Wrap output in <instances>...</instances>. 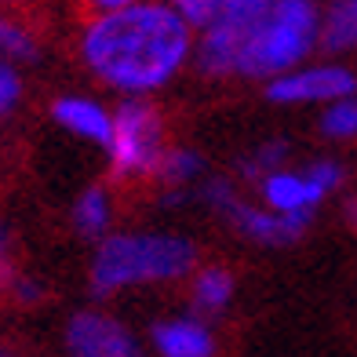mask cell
Here are the masks:
<instances>
[{
  "label": "cell",
  "instance_id": "5bb4252c",
  "mask_svg": "<svg viewBox=\"0 0 357 357\" xmlns=\"http://www.w3.org/2000/svg\"><path fill=\"white\" fill-rule=\"evenodd\" d=\"M208 172V160L193 146H168L157 160L153 183L157 186H197Z\"/></svg>",
  "mask_w": 357,
  "mask_h": 357
},
{
  "label": "cell",
  "instance_id": "6da1fadb",
  "mask_svg": "<svg viewBox=\"0 0 357 357\" xmlns=\"http://www.w3.org/2000/svg\"><path fill=\"white\" fill-rule=\"evenodd\" d=\"M193 29L168 0H132L88 15L77 33V59L117 95H153L193 62Z\"/></svg>",
  "mask_w": 357,
  "mask_h": 357
},
{
  "label": "cell",
  "instance_id": "ba28073f",
  "mask_svg": "<svg viewBox=\"0 0 357 357\" xmlns=\"http://www.w3.org/2000/svg\"><path fill=\"white\" fill-rule=\"evenodd\" d=\"M66 354L70 357H150L139 335L121 317L106 310H77L66 321Z\"/></svg>",
  "mask_w": 357,
  "mask_h": 357
},
{
  "label": "cell",
  "instance_id": "3957f363",
  "mask_svg": "<svg viewBox=\"0 0 357 357\" xmlns=\"http://www.w3.org/2000/svg\"><path fill=\"white\" fill-rule=\"evenodd\" d=\"M201 263L197 245L186 234L168 230H109L95 241L88 284L99 299L121 296L128 288L186 281Z\"/></svg>",
  "mask_w": 357,
  "mask_h": 357
},
{
  "label": "cell",
  "instance_id": "44dd1931",
  "mask_svg": "<svg viewBox=\"0 0 357 357\" xmlns=\"http://www.w3.org/2000/svg\"><path fill=\"white\" fill-rule=\"evenodd\" d=\"M15 273H19V266H15V248H11V234L8 226L0 222V299L11 296V281Z\"/></svg>",
  "mask_w": 357,
  "mask_h": 357
},
{
  "label": "cell",
  "instance_id": "9c48e42d",
  "mask_svg": "<svg viewBox=\"0 0 357 357\" xmlns=\"http://www.w3.org/2000/svg\"><path fill=\"white\" fill-rule=\"evenodd\" d=\"M150 350L157 357H215V328L201 314H175L160 317L150 328Z\"/></svg>",
  "mask_w": 357,
  "mask_h": 357
},
{
  "label": "cell",
  "instance_id": "277c9868",
  "mask_svg": "<svg viewBox=\"0 0 357 357\" xmlns=\"http://www.w3.org/2000/svg\"><path fill=\"white\" fill-rule=\"evenodd\" d=\"M165 150V121H160V109L150 102V95H124L113 109V135L106 142L109 175L117 183L153 178Z\"/></svg>",
  "mask_w": 357,
  "mask_h": 357
},
{
  "label": "cell",
  "instance_id": "9a60e30c",
  "mask_svg": "<svg viewBox=\"0 0 357 357\" xmlns=\"http://www.w3.org/2000/svg\"><path fill=\"white\" fill-rule=\"evenodd\" d=\"M0 59H11V62H19V66L40 59L37 29L8 8H0Z\"/></svg>",
  "mask_w": 357,
  "mask_h": 357
},
{
  "label": "cell",
  "instance_id": "30bf717a",
  "mask_svg": "<svg viewBox=\"0 0 357 357\" xmlns=\"http://www.w3.org/2000/svg\"><path fill=\"white\" fill-rule=\"evenodd\" d=\"M52 113V121L62 128V132H70L73 139L80 142H95L106 150V142L113 135V109L99 99H91V95H77V91H66L52 99L47 106Z\"/></svg>",
  "mask_w": 357,
  "mask_h": 357
},
{
  "label": "cell",
  "instance_id": "ffe728a7",
  "mask_svg": "<svg viewBox=\"0 0 357 357\" xmlns=\"http://www.w3.org/2000/svg\"><path fill=\"white\" fill-rule=\"evenodd\" d=\"M15 306H40L47 299V288L40 278H33V273H15V281H11V296H8Z\"/></svg>",
  "mask_w": 357,
  "mask_h": 357
},
{
  "label": "cell",
  "instance_id": "d6986e66",
  "mask_svg": "<svg viewBox=\"0 0 357 357\" xmlns=\"http://www.w3.org/2000/svg\"><path fill=\"white\" fill-rule=\"evenodd\" d=\"M168 4L183 15L193 29H204L208 22H215L219 15L230 8V0H168Z\"/></svg>",
  "mask_w": 357,
  "mask_h": 357
},
{
  "label": "cell",
  "instance_id": "ac0fdd59",
  "mask_svg": "<svg viewBox=\"0 0 357 357\" xmlns=\"http://www.w3.org/2000/svg\"><path fill=\"white\" fill-rule=\"evenodd\" d=\"M22 95H26V84H22L19 62L0 59V121L11 117V113L22 106Z\"/></svg>",
  "mask_w": 357,
  "mask_h": 357
},
{
  "label": "cell",
  "instance_id": "5b68a950",
  "mask_svg": "<svg viewBox=\"0 0 357 357\" xmlns=\"http://www.w3.org/2000/svg\"><path fill=\"white\" fill-rule=\"evenodd\" d=\"M197 204H204L212 215H219L237 237L252 241L259 248H291L296 241L306 237L310 219H296L284 212H273L263 201H248L230 178L212 175L197 183Z\"/></svg>",
  "mask_w": 357,
  "mask_h": 357
},
{
  "label": "cell",
  "instance_id": "603a6c76",
  "mask_svg": "<svg viewBox=\"0 0 357 357\" xmlns=\"http://www.w3.org/2000/svg\"><path fill=\"white\" fill-rule=\"evenodd\" d=\"M80 4L88 8V15H99V11H113V8H124V4H132V0H80Z\"/></svg>",
  "mask_w": 357,
  "mask_h": 357
},
{
  "label": "cell",
  "instance_id": "cb8c5ba5",
  "mask_svg": "<svg viewBox=\"0 0 357 357\" xmlns=\"http://www.w3.org/2000/svg\"><path fill=\"white\" fill-rule=\"evenodd\" d=\"M263 4H270V0H230V8H263Z\"/></svg>",
  "mask_w": 357,
  "mask_h": 357
},
{
  "label": "cell",
  "instance_id": "7a4b0ae2",
  "mask_svg": "<svg viewBox=\"0 0 357 357\" xmlns=\"http://www.w3.org/2000/svg\"><path fill=\"white\" fill-rule=\"evenodd\" d=\"M234 40V77L273 80L321 52V0H270L219 15Z\"/></svg>",
  "mask_w": 357,
  "mask_h": 357
},
{
  "label": "cell",
  "instance_id": "d4e9b609",
  "mask_svg": "<svg viewBox=\"0 0 357 357\" xmlns=\"http://www.w3.org/2000/svg\"><path fill=\"white\" fill-rule=\"evenodd\" d=\"M26 4H33V0H0V8H8V11H19Z\"/></svg>",
  "mask_w": 357,
  "mask_h": 357
},
{
  "label": "cell",
  "instance_id": "484cf974",
  "mask_svg": "<svg viewBox=\"0 0 357 357\" xmlns=\"http://www.w3.org/2000/svg\"><path fill=\"white\" fill-rule=\"evenodd\" d=\"M0 357H22L15 347H8V343H0Z\"/></svg>",
  "mask_w": 357,
  "mask_h": 357
},
{
  "label": "cell",
  "instance_id": "8992f818",
  "mask_svg": "<svg viewBox=\"0 0 357 357\" xmlns=\"http://www.w3.org/2000/svg\"><path fill=\"white\" fill-rule=\"evenodd\" d=\"M347 165L339 157H314L306 165H281L278 172H270L259 178V201L273 212L296 215V219H310L317 215V208H324V201L347 190Z\"/></svg>",
  "mask_w": 357,
  "mask_h": 357
},
{
  "label": "cell",
  "instance_id": "8fae6325",
  "mask_svg": "<svg viewBox=\"0 0 357 357\" xmlns=\"http://www.w3.org/2000/svg\"><path fill=\"white\" fill-rule=\"evenodd\" d=\"M186 281H190V310L208 321L222 317L237 296V278L222 263H204V266L197 263V270Z\"/></svg>",
  "mask_w": 357,
  "mask_h": 357
},
{
  "label": "cell",
  "instance_id": "7402d4cb",
  "mask_svg": "<svg viewBox=\"0 0 357 357\" xmlns=\"http://www.w3.org/2000/svg\"><path fill=\"white\" fill-rule=\"evenodd\" d=\"M339 208H343V222H347L350 230L357 234V193H347V197H343V204H339Z\"/></svg>",
  "mask_w": 357,
  "mask_h": 357
},
{
  "label": "cell",
  "instance_id": "4fadbf2b",
  "mask_svg": "<svg viewBox=\"0 0 357 357\" xmlns=\"http://www.w3.org/2000/svg\"><path fill=\"white\" fill-rule=\"evenodd\" d=\"M321 52L332 59L357 52V0H321Z\"/></svg>",
  "mask_w": 357,
  "mask_h": 357
},
{
  "label": "cell",
  "instance_id": "52a82bcc",
  "mask_svg": "<svg viewBox=\"0 0 357 357\" xmlns=\"http://www.w3.org/2000/svg\"><path fill=\"white\" fill-rule=\"evenodd\" d=\"M266 99L278 102V106H324L332 99H343V95L357 91V73L343 62H310L306 59L303 66L288 70L281 77H273L263 84Z\"/></svg>",
  "mask_w": 357,
  "mask_h": 357
},
{
  "label": "cell",
  "instance_id": "e0dca14e",
  "mask_svg": "<svg viewBox=\"0 0 357 357\" xmlns=\"http://www.w3.org/2000/svg\"><path fill=\"white\" fill-rule=\"evenodd\" d=\"M288 160H291V142L288 139H266V142L252 146V150L237 160V172H241V178L259 183L263 175L278 172L281 165H288Z\"/></svg>",
  "mask_w": 357,
  "mask_h": 357
},
{
  "label": "cell",
  "instance_id": "7c38bea8",
  "mask_svg": "<svg viewBox=\"0 0 357 357\" xmlns=\"http://www.w3.org/2000/svg\"><path fill=\"white\" fill-rule=\"evenodd\" d=\"M113 219H117V201L109 186H84L70 208V222L84 241H102L113 230Z\"/></svg>",
  "mask_w": 357,
  "mask_h": 357
},
{
  "label": "cell",
  "instance_id": "2e32d148",
  "mask_svg": "<svg viewBox=\"0 0 357 357\" xmlns=\"http://www.w3.org/2000/svg\"><path fill=\"white\" fill-rule=\"evenodd\" d=\"M317 135L332 146H354L357 142V91L324 102L317 109Z\"/></svg>",
  "mask_w": 357,
  "mask_h": 357
}]
</instances>
